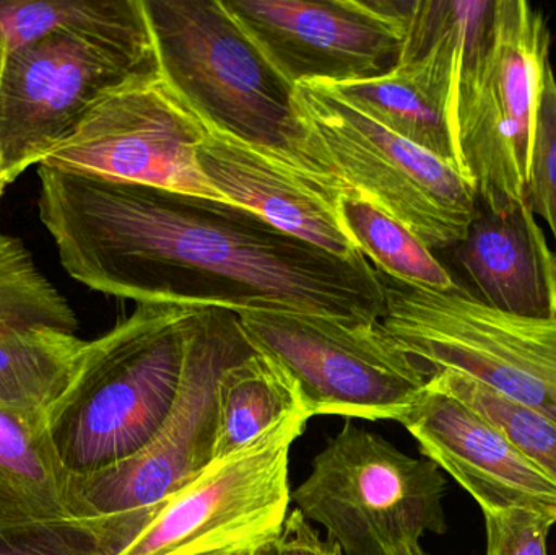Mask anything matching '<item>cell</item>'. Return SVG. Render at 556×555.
<instances>
[{
    "label": "cell",
    "instance_id": "5b68a950",
    "mask_svg": "<svg viewBox=\"0 0 556 555\" xmlns=\"http://www.w3.org/2000/svg\"><path fill=\"white\" fill-rule=\"evenodd\" d=\"M551 42L541 10L528 0H495L485 51L454 101L457 169L490 211L525 201Z\"/></svg>",
    "mask_w": 556,
    "mask_h": 555
},
{
    "label": "cell",
    "instance_id": "4316f807",
    "mask_svg": "<svg viewBox=\"0 0 556 555\" xmlns=\"http://www.w3.org/2000/svg\"><path fill=\"white\" fill-rule=\"evenodd\" d=\"M486 530L485 555H548V534L556 525L529 508L483 512Z\"/></svg>",
    "mask_w": 556,
    "mask_h": 555
},
{
    "label": "cell",
    "instance_id": "8992f818",
    "mask_svg": "<svg viewBox=\"0 0 556 555\" xmlns=\"http://www.w3.org/2000/svg\"><path fill=\"white\" fill-rule=\"evenodd\" d=\"M444 492L446 479L433 462L349 422L314 458L291 501L343 555H401L427 533H446Z\"/></svg>",
    "mask_w": 556,
    "mask_h": 555
},
{
    "label": "cell",
    "instance_id": "3957f363",
    "mask_svg": "<svg viewBox=\"0 0 556 555\" xmlns=\"http://www.w3.org/2000/svg\"><path fill=\"white\" fill-rule=\"evenodd\" d=\"M294 137L285 159L329 191L368 199L428 250H453L479 214L472 185L450 163L401 139L327 85L291 93Z\"/></svg>",
    "mask_w": 556,
    "mask_h": 555
},
{
    "label": "cell",
    "instance_id": "6da1fadb",
    "mask_svg": "<svg viewBox=\"0 0 556 555\" xmlns=\"http://www.w3.org/2000/svg\"><path fill=\"white\" fill-rule=\"evenodd\" d=\"M38 212L68 276L139 303L381 321L365 254L340 257L240 205L38 165Z\"/></svg>",
    "mask_w": 556,
    "mask_h": 555
},
{
    "label": "cell",
    "instance_id": "83f0119b",
    "mask_svg": "<svg viewBox=\"0 0 556 555\" xmlns=\"http://www.w3.org/2000/svg\"><path fill=\"white\" fill-rule=\"evenodd\" d=\"M251 555H343L339 544L320 540L300 510H293L274 537L254 546Z\"/></svg>",
    "mask_w": 556,
    "mask_h": 555
},
{
    "label": "cell",
    "instance_id": "e0dca14e",
    "mask_svg": "<svg viewBox=\"0 0 556 555\" xmlns=\"http://www.w3.org/2000/svg\"><path fill=\"white\" fill-rule=\"evenodd\" d=\"M327 87L379 126L457 169L447 123L450 72L437 52L402 55L388 74Z\"/></svg>",
    "mask_w": 556,
    "mask_h": 555
},
{
    "label": "cell",
    "instance_id": "d6a6232c",
    "mask_svg": "<svg viewBox=\"0 0 556 555\" xmlns=\"http://www.w3.org/2000/svg\"><path fill=\"white\" fill-rule=\"evenodd\" d=\"M555 256H556V251H555Z\"/></svg>",
    "mask_w": 556,
    "mask_h": 555
},
{
    "label": "cell",
    "instance_id": "603a6c76",
    "mask_svg": "<svg viewBox=\"0 0 556 555\" xmlns=\"http://www.w3.org/2000/svg\"><path fill=\"white\" fill-rule=\"evenodd\" d=\"M51 326L77 332L74 308L18 238L0 234V329Z\"/></svg>",
    "mask_w": 556,
    "mask_h": 555
},
{
    "label": "cell",
    "instance_id": "52a82bcc",
    "mask_svg": "<svg viewBox=\"0 0 556 555\" xmlns=\"http://www.w3.org/2000/svg\"><path fill=\"white\" fill-rule=\"evenodd\" d=\"M156 64L207 123L287 155L293 88L241 31L222 0H143Z\"/></svg>",
    "mask_w": 556,
    "mask_h": 555
},
{
    "label": "cell",
    "instance_id": "44dd1931",
    "mask_svg": "<svg viewBox=\"0 0 556 555\" xmlns=\"http://www.w3.org/2000/svg\"><path fill=\"white\" fill-rule=\"evenodd\" d=\"M87 341L51 326L0 329V407L46 416L65 393Z\"/></svg>",
    "mask_w": 556,
    "mask_h": 555
},
{
    "label": "cell",
    "instance_id": "8fae6325",
    "mask_svg": "<svg viewBox=\"0 0 556 555\" xmlns=\"http://www.w3.org/2000/svg\"><path fill=\"white\" fill-rule=\"evenodd\" d=\"M306 416H293L253 445L212 463L166 499L114 555H199L256 546L274 537L291 502L288 465Z\"/></svg>",
    "mask_w": 556,
    "mask_h": 555
},
{
    "label": "cell",
    "instance_id": "7c38bea8",
    "mask_svg": "<svg viewBox=\"0 0 556 555\" xmlns=\"http://www.w3.org/2000/svg\"><path fill=\"white\" fill-rule=\"evenodd\" d=\"M159 68L155 46L51 35L12 49L0 85V159L15 181L71 134L91 104Z\"/></svg>",
    "mask_w": 556,
    "mask_h": 555
},
{
    "label": "cell",
    "instance_id": "f1b7e54d",
    "mask_svg": "<svg viewBox=\"0 0 556 555\" xmlns=\"http://www.w3.org/2000/svg\"><path fill=\"white\" fill-rule=\"evenodd\" d=\"M257 546V544H256ZM254 546L248 547H235V550H222L215 551V553L207 554H199V555H251L253 553Z\"/></svg>",
    "mask_w": 556,
    "mask_h": 555
},
{
    "label": "cell",
    "instance_id": "ba28073f",
    "mask_svg": "<svg viewBox=\"0 0 556 555\" xmlns=\"http://www.w3.org/2000/svg\"><path fill=\"white\" fill-rule=\"evenodd\" d=\"M238 323L248 344L293 381L307 419L343 416L401 422L428 383L381 321L241 313Z\"/></svg>",
    "mask_w": 556,
    "mask_h": 555
},
{
    "label": "cell",
    "instance_id": "30bf717a",
    "mask_svg": "<svg viewBox=\"0 0 556 555\" xmlns=\"http://www.w3.org/2000/svg\"><path fill=\"white\" fill-rule=\"evenodd\" d=\"M202 140L201 116L153 68L98 98L39 165L228 202L202 172Z\"/></svg>",
    "mask_w": 556,
    "mask_h": 555
},
{
    "label": "cell",
    "instance_id": "d6986e66",
    "mask_svg": "<svg viewBox=\"0 0 556 555\" xmlns=\"http://www.w3.org/2000/svg\"><path fill=\"white\" fill-rule=\"evenodd\" d=\"M293 416H306L296 387L276 362L253 349L218 380L214 463L253 445Z\"/></svg>",
    "mask_w": 556,
    "mask_h": 555
},
{
    "label": "cell",
    "instance_id": "ac0fdd59",
    "mask_svg": "<svg viewBox=\"0 0 556 555\" xmlns=\"http://www.w3.org/2000/svg\"><path fill=\"white\" fill-rule=\"evenodd\" d=\"M77 518L46 416L0 407V524Z\"/></svg>",
    "mask_w": 556,
    "mask_h": 555
},
{
    "label": "cell",
    "instance_id": "f546056e",
    "mask_svg": "<svg viewBox=\"0 0 556 555\" xmlns=\"http://www.w3.org/2000/svg\"><path fill=\"white\" fill-rule=\"evenodd\" d=\"M12 178H10L5 166H3L2 159H0V198H2L3 192H5L7 186L12 185Z\"/></svg>",
    "mask_w": 556,
    "mask_h": 555
},
{
    "label": "cell",
    "instance_id": "9a60e30c",
    "mask_svg": "<svg viewBox=\"0 0 556 555\" xmlns=\"http://www.w3.org/2000/svg\"><path fill=\"white\" fill-rule=\"evenodd\" d=\"M201 119L204 140L199 163L228 202L336 256L363 254L340 218L337 192L317 185L280 153Z\"/></svg>",
    "mask_w": 556,
    "mask_h": 555
},
{
    "label": "cell",
    "instance_id": "4dcf8cb0",
    "mask_svg": "<svg viewBox=\"0 0 556 555\" xmlns=\"http://www.w3.org/2000/svg\"><path fill=\"white\" fill-rule=\"evenodd\" d=\"M7 55H9V48H7V42L3 41L2 36H0V85H2L3 67H5Z\"/></svg>",
    "mask_w": 556,
    "mask_h": 555
},
{
    "label": "cell",
    "instance_id": "9c48e42d",
    "mask_svg": "<svg viewBox=\"0 0 556 555\" xmlns=\"http://www.w3.org/2000/svg\"><path fill=\"white\" fill-rule=\"evenodd\" d=\"M253 351L238 315L199 308L189 332L185 381L162 432L136 455L100 471L71 476L77 518L152 515L214 463L217 387L228 365Z\"/></svg>",
    "mask_w": 556,
    "mask_h": 555
},
{
    "label": "cell",
    "instance_id": "1f68e13d",
    "mask_svg": "<svg viewBox=\"0 0 556 555\" xmlns=\"http://www.w3.org/2000/svg\"><path fill=\"white\" fill-rule=\"evenodd\" d=\"M401 555H430V554L425 553V551L421 550V546H417V547H414V550L407 551V553H404Z\"/></svg>",
    "mask_w": 556,
    "mask_h": 555
},
{
    "label": "cell",
    "instance_id": "484cf974",
    "mask_svg": "<svg viewBox=\"0 0 556 555\" xmlns=\"http://www.w3.org/2000/svg\"><path fill=\"white\" fill-rule=\"evenodd\" d=\"M525 202L535 217L544 218L556 251V77L552 62L545 68L535 114Z\"/></svg>",
    "mask_w": 556,
    "mask_h": 555
},
{
    "label": "cell",
    "instance_id": "277c9868",
    "mask_svg": "<svg viewBox=\"0 0 556 555\" xmlns=\"http://www.w3.org/2000/svg\"><path fill=\"white\" fill-rule=\"evenodd\" d=\"M381 276V326L428 380L441 371L460 375L556 424V315H511L464 287L431 292Z\"/></svg>",
    "mask_w": 556,
    "mask_h": 555
},
{
    "label": "cell",
    "instance_id": "cb8c5ba5",
    "mask_svg": "<svg viewBox=\"0 0 556 555\" xmlns=\"http://www.w3.org/2000/svg\"><path fill=\"white\" fill-rule=\"evenodd\" d=\"M134 537L124 517L0 524V555H114Z\"/></svg>",
    "mask_w": 556,
    "mask_h": 555
},
{
    "label": "cell",
    "instance_id": "d4e9b609",
    "mask_svg": "<svg viewBox=\"0 0 556 555\" xmlns=\"http://www.w3.org/2000/svg\"><path fill=\"white\" fill-rule=\"evenodd\" d=\"M431 383L479 411L492 420L505 436L556 485V424L534 411L509 403L505 398L486 390L482 384L441 371Z\"/></svg>",
    "mask_w": 556,
    "mask_h": 555
},
{
    "label": "cell",
    "instance_id": "2e32d148",
    "mask_svg": "<svg viewBox=\"0 0 556 555\" xmlns=\"http://www.w3.org/2000/svg\"><path fill=\"white\" fill-rule=\"evenodd\" d=\"M483 305L518 316L556 315V256L525 201L503 211L480 205L466 238L453 248Z\"/></svg>",
    "mask_w": 556,
    "mask_h": 555
},
{
    "label": "cell",
    "instance_id": "7402d4cb",
    "mask_svg": "<svg viewBox=\"0 0 556 555\" xmlns=\"http://www.w3.org/2000/svg\"><path fill=\"white\" fill-rule=\"evenodd\" d=\"M339 212L358 250L389 279L431 292H453L463 287L433 251L368 199L340 192Z\"/></svg>",
    "mask_w": 556,
    "mask_h": 555
},
{
    "label": "cell",
    "instance_id": "7a4b0ae2",
    "mask_svg": "<svg viewBox=\"0 0 556 555\" xmlns=\"http://www.w3.org/2000/svg\"><path fill=\"white\" fill-rule=\"evenodd\" d=\"M195 306L139 303L87 341L46 426L71 476L90 475L146 449L168 422L185 381Z\"/></svg>",
    "mask_w": 556,
    "mask_h": 555
},
{
    "label": "cell",
    "instance_id": "ffe728a7",
    "mask_svg": "<svg viewBox=\"0 0 556 555\" xmlns=\"http://www.w3.org/2000/svg\"><path fill=\"white\" fill-rule=\"evenodd\" d=\"M51 35L153 48L143 0H0L9 51Z\"/></svg>",
    "mask_w": 556,
    "mask_h": 555
},
{
    "label": "cell",
    "instance_id": "4fadbf2b",
    "mask_svg": "<svg viewBox=\"0 0 556 555\" xmlns=\"http://www.w3.org/2000/svg\"><path fill=\"white\" fill-rule=\"evenodd\" d=\"M270 67L298 84L388 74L404 46L408 0H222Z\"/></svg>",
    "mask_w": 556,
    "mask_h": 555
},
{
    "label": "cell",
    "instance_id": "5bb4252c",
    "mask_svg": "<svg viewBox=\"0 0 556 555\" xmlns=\"http://www.w3.org/2000/svg\"><path fill=\"white\" fill-rule=\"evenodd\" d=\"M425 458L469 492L482 512L529 508L556 521V485L492 420L428 381L401 420Z\"/></svg>",
    "mask_w": 556,
    "mask_h": 555
}]
</instances>
